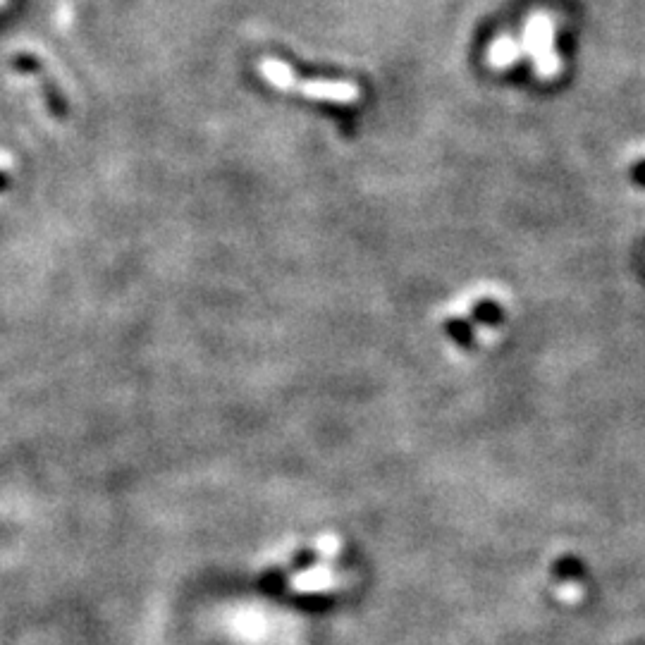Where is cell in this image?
Returning a JSON list of instances; mask_svg holds the SVG:
<instances>
[{"instance_id":"2","label":"cell","mask_w":645,"mask_h":645,"mask_svg":"<svg viewBox=\"0 0 645 645\" xmlns=\"http://www.w3.org/2000/svg\"><path fill=\"white\" fill-rule=\"evenodd\" d=\"M521 55H528L540 79H555L562 70V60L555 51V22L548 12H533L526 20Z\"/></svg>"},{"instance_id":"7","label":"cell","mask_w":645,"mask_h":645,"mask_svg":"<svg viewBox=\"0 0 645 645\" xmlns=\"http://www.w3.org/2000/svg\"><path fill=\"white\" fill-rule=\"evenodd\" d=\"M0 3H3V0H0Z\"/></svg>"},{"instance_id":"4","label":"cell","mask_w":645,"mask_h":645,"mask_svg":"<svg viewBox=\"0 0 645 645\" xmlns=\"http://www.w3.org/2000/svg\"><path fill=\"white\" fill-rule=\"evenodd\" d=\"M519 58H521V41H516V36L512 34L497 36V39L490 43L488 63L490 67H495V70H507V67H512Z\"/></svg>"},{"instance_id":"1","label":"cell","mask_w":645,"mask_h":645,"mask_svg":"<svg viewBox=\"0 0 645 645\" xmlns=\"http://www.w3.org/2000/svg\"><path fill=\"white\" fill-rule=\"evenodd\" d=\"M258 72L280 91H292L313 101H328L340 103V106H352L361 98V89L347 79H299L287 63L275 58H263L258 63Z\"/></svg>"},{"instance_id":"5","label":"cell","mask_w":645,"mask_h":645,"mask_svg":"<svg viewBox=\"0 0 645 645\" xmlns=\"http://www.w3.org/2000/svg\"><path fill=\"white\" fill-rule=\"evenodd\" d=\"M318 548H321L323 557L333 559L337 555V548H340V540H337L335 536H325V538L318 540Z\"/></svg>"},{"instance_id":"3","label":"cell","mask_w":645,"mask_h":645,"mask_svg":"<svg viewBox=\"0 0 645 645\" xmlns=\"http://www.w3.org/2000/svg\"><path fill=\"white\" fill-rule=\"evenodd\" d=\"M340 583V576L333 567L328 564H318V567L301 571L292 579V588L297 593H323L333 591V588Z\"/></svg>"},{"instance_id":"6","label":"cell","mask_w":645,"mask_h":645,"mask_svg":"<svg viewBox=\"0 0 645 645\" xmlns=\"http://www.w3.org/2000/svg\"><path fill=\"white\" fill-rule=\"evenodd\" d=\"M562 588H567V591H557V595L562 600H576V598H581V591H579V586H571V583H567V586H562Z\"/></svg>"}]
</instances>
